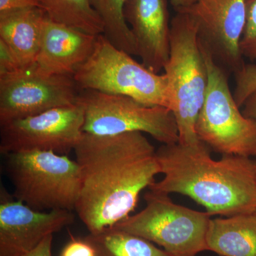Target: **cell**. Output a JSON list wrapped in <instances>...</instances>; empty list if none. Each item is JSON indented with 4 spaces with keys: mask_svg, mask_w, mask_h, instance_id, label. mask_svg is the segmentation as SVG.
<instances>
[{
    "mask_svg": "<svg viewBox=\"0 0 256 256\" xmlns=\"http://www.w3.org/2000/svg\"><path fill=\"white\" fill-rule=\"evenodd\" d=\"M6 158L15 198L36 210H75L82 184L76 160L52 151L16 152Z\"/></svg>",
    "mask_w": 256,
    "mask_h": 256,
    "instance_id": "4",
    "label": "cell"
},
{
    "mask_svg": "<svg viewBox=\"0 0 256 256\" xmlns=\"http://www.w3.org/2000/svg\"><path fill=\"white\" fill-rule=\"evenodd\" d=\"M242 112L246 117L256 121V90L244 102Z\"/></svg>",
    "mask_w": 256,
    "mask_h": 256,
    "instance_id": "26",
    "label": "cell"
},
{
    "mask_svg": "<svg viewBox=\"0 0 256 256\" xmlns=\"http://www.w3.org/2000/svg\"><path fill=\"white\" fill-rule=\"evenodd\" d=\"M97 36L55 22L46 16L40 50L32 66L42 76H74L92 54Z\"/></svg>",
    "mask_w": 256,
    "mask_h": 256,
    "instance_id": "14",
    "label": "cell"
},
{
    "mask_svg": "<svg viewBox=\"0 0 256 256\" xmlns=\"http://www.w3.org/2000/svg\"><path fill=\"white\" fill-rule=\"evenodd\" d=\"M252 218L256 220V208L255 210H254V213L252 214Z\"/></svg>",
    "mask_w": 256,
    "mask_h": 256,
    "instance_id": "28",
    "label": "cell"
},
{
    "mask_svg": "<svg viewBox=\"0 0 256 256\" xmlns=\"http://www.w3.org/2000/svg\"><path fill=\"white\" fill-rule=\"evenodd\" d=\"M168 78L170 110L178 126V143L194 146L197 118L204 102L208 70L194 21L188 14L176 12L170 25V54L164 66Z\"/></svg>",
    "mask_w": 256,
    "mask_h": 256,
    "instance_id": "3",
    "label": "cell"
},
{
    "mask_svg": "<svg viewBox=\"0 0 256 256\" xmlns=\"http://www.w3.org/2000/svg\"><path fill=\"white\" fill-rule=\"evenodd\" d=\"M74 152L82 178L75 210L89 234L130 216L141 192L161 174L156 150L140 132H84Z\"/></svg>",
    "mask_w": 256,
    "mask_h": 256,
    "instance_id": "1",
    "label": "cell"
},
{
    "mask_svg": "<svg viewBox=\"0 0 256 256\" xmlns=\"http://www.w3.org/2000/svg\"><path fill=\"white\" fill-rule=\"evenodd\" d=\"M197 0H170L172 6L174 8V10L178 9V8H185V6H190L196 2Z\"/></svg>",
    "mask_w": 256,
    "mask_h": 256,
    "instance_id": "27",
    "label": "cell"
},
{
    "mask_svg": "<svg viewBox=\"0 0 256 256\" xmlns=\"http://www.w3.org/2000/svg\"><path fill=\"white\" fill-rule=\"evenodd\" d=\"M85 110L80 102L56 108L1 126L0 152L52 151L67 156L84 134Z\"/></svg>",
    "mask_w": 256,
    "mask_h": 256,
    "instance_id": "9",
    "label": "cell"
},
{
    "mask_svg": "<svg viewBox=\"0 0 256 256\" xmlns=\"http://www.w3.org/2000/svg\"><path fill=\"white\" fill-rule=\"evenodd\" d=\"M47 16L55 22L90 34H104V24L89 0H42Z\"/></svg>",
    "mask_w": 256,
    "mask_h": 256,
    "instance_id": "18",
    "label": "cell"
},
{
    "mask_svg": "<svg viewBox=\"0 0 256 256\" xmlns=\"http://www.w3.org/2000/svg\"><path fill=\"white\" fill-rule=\"evenodd\" d=\"M53 236H47L36 248L32 249L30 252L18 256H52Z\"/></svg>",
    "mask_w": 256,
    "mask_h": 256,
    "instance_id": "25",
    "label": "cell"
},
{
    "mask_svg": "<svg viewBox=\"0 0 256 256\" xmlns=\"http://www.w3.org/2000/svg\"><path fill=\"white\" fill-rule=\"evenodd\" d=\"M201 48L208 80L195 127L197 137L222 156H256V121L240 112L229 88L228 74Z\"/></svg>",
    "mask_w": 256,
    "mask_h": 256,
    "instance_id": "7",
    "label": "cell"
},
{
    "mask_svg": "<svg viewBox=\"0 0 256 256\" xmlns=\"http://www.w3.org/2000/svg\"><path fill=\"white\" fill-rule=\"evenodd\" d=\"M80 92L74 76L40 75L32 66L0 74V126L74 105Z\"/></svg>",
    "mask_w": 256,
    "mask_h": 256,
    "instance_id": "10",
    "label": "cell"
},
{
    "mask_svg": "<svg viewBox=\"0 0 256 256\" xmlns=\"http://www.w3.org/2000/svg\"><path fill=\"white\" fill-rule=\"evenodd\" d=\"M72 210L42 212L0 188V256H18L32 250L45 238L73 224Z\"/></svg>",
    "mask_w": 256,
    "mask_h": 256,
    "instance_id": "12",
    "label": "cell"
},
{
    "mask_svg": "<svg viewBox=\"0 0 256 256\" xmlns=\"http://www.w3.org/2000/svg\"><path fill=\"white\" fill-rule=\"evenodd\" d=\"M144 198V210L114 227L156 244L171 256H196L208 250L210 213L176 204L164 192L150 190Z\"/></svg>",
    "mask_w": 256,
    "mask_h": 256,
    "instance_id": "6",
    "label": "cell"
},
{
    "mask_svg": "<svg viewBox=\"0 0 256 256\" xmlns=\"http://www.w3.org/2000/svg\"><path fill=\"white\" fill-rule=\"evenodd\" d=\"M235 75L234 98L238 107L242 108L252 92L256 90V65L245 64Z\"/></svg>",
    "mask_w": 256,
    "mask_h": 256,
    "instance_id": "21",
    "label": "cell"
},
{
    "mask_svg": "<svg viewBox=\"0 0 256 256\" xmlns=\"http://www.w3.org/2000/svg\"><path fill=\"white\" fill-rule=\"evenodd\" d=\"M194 21L200 45L227 74L245 65L240 42L246 24V0H197L175 10Z\"/></svg>",
    "mask_w": 256,
    "mask_h": 256,
    "instance_id": "11",
    "label": "cell"
},
{
    "mask_svg": "<svg viewBox=\"0 0 256 256\" xmlns=\"http://www.w3.org/2000/svg\"><path fill=\"white\" fill-rule=\"evenodd\" d=\"M206 244L220 256H256V220L252 214L212 218Z\"/></svg>",
    "mask_w": 256,
    "mask_h": 256,
    "instance_id": "16",
    "label": "cell"
},
{
    "mask_svg": "<svg viewBox=\"0 0 256 256\" xmlns=\"http://www.w3.org/2000/svg\"><path fill=\"white\" fill-rule=\"evenodd\" d=\"M60 256H96V254L95 249L86 239L70 236V240L62 249Z\"/></svg>",
    "mask_w": 256,
    "mask_h": 256,
    "instance_id": "22",
    "label": "cell"
},
{
    "mask_svg": "<svg viewBox=\"0 0 256 256\" xmlns=\"http://www.w3.org/2000/svg\"><path fill=\"white\" fill-rule=\"evenodd\" d=\"M26 8H41L42 0H0V12Z\"/></svg>",
    "mask_w": 256,
    "mask_h": 256,
    "instance_id": "24",
    "label": "cell"
},
{
    "mask_svg": "<svg viewBox=\"0 0 256 256\" xmlns=\"http://www.w3.org/2000/svg\"><path fill=\"white\" fill-rule=\"evenodd\" d=\"M74 78L80 90L128 96L144 106L170 109L166 75L154 73L138 63L104 34L98 35L92 54L77 69Z\"/></svg>",
    "mask_w": 256,
    "mask_h": 256,
    "instance_id": "5",
    "label": "cell"
},
{
    "mask_svg": "<svg viewBox=\"0 0 256 256\" xmlns=\"http://www.w3.org/2000/svg\"><path fill=\"white\" fill-rule=\"evenodd\" d=\"M104 24V35L119 50L138 55L137 45L124 16L128 0H89Z\"/></svg>",
    "mask_w": 256,
    "mask_h": 256,
    "instance_id": "19",
    "label": "cell"
},
{
    "mask_svg": "<svg viewBox=\"0 0 256 256\" xmlns=\"http://www.w3.org/2000/svg\"><path fill=\"white\" fill-rule=\"evenodd\" d=\"M124 16L136 40L137 56L146 68L159 74L170 58L168 0H128Z\"/></svg>",
    "mask_w": 256,
    "mask_h": 256,
    "instance_id": "13",
    "label": "cell"
},
{
    "mask_svg": "<svg viewBox=\"0 0 256 256\" xmlns=\"http://www.w3.org/2000/svg\"><path fill=\"white\" fill-rule=\"evenodd\" d=\"M47 15L41 8H26L0 12V40L18 58L22 68L36 60Z\"/></svg>",
    "mask_w": 256,
    "mask_h": 256,
    "instance_id": "15",
    "label": "cell"
},
{
    "mask_svg": "<svg viewBox=\"0 0 256 256\" xmlns=\"http://www.w3.org/2000/svg\"><path fill=\"white\" fill-rule=\"evenodd\" d=\"M78 101L85 110L84 132L110 136L140 132L163 144L178 142V126L168 108L146 106L128 96L92 90H80Z\"/></svg>",
    "mask_w": 256,
    "mask_h": 256,
    "instance_id": "8",
    "label": "cell"
},
{
    "mask_svg": "<svg viewBox=\"0 0 256 256\" xmlns=\"http://www.w3.org/2000/svg\"><path fill=\"white\" fill-rule=\"evenodd\" d=\"M246 18L240 42L244 58L256 60V0H246Z\"/></svg>",
    "mask_w": 256,
    "mask_h": 256,
    "instance_id": "20",
    "label": "cell"
},
{
    "mask_svg": "<svg viewBox=\"0 0 256 256\" xmlns=\"http://www.w3.org/2000/svg\"><path fill=\"white\" fill-rule=\"evenodd\" d=\"M96 256H171L153 242L124 230L109 227L85 237Z\"/></svg>",
    "mask_w": 256,
    "mask_h": 256,
    "instance_id": "17",
    "label": "cell"
},
{
    "mask_svg": "<svg viewBox=\"0 0 256 256\" xmlns=\"http://www.w3.org/2000/svg\"><path fill=\"white\" fill-rule=\"evenodd\" d=\"M22 69L18 58L4 42L0 40V74L12 73Z\"/></svg>",
    "mask_w": 256,
    "mask_h": 256,
    "instance_id": "23",
    "label": "cell"
},
{
    "mask_svg": "<svg viewBox=\"0 0 256 256\" xmlns=\"http://www.w3.org/2000/svg\"><path fill=\"white\" fill-rule=\"evenodd\" d=\"M156 158L164 178L150 190L190 197L212 216L250 215L255 210L256 160L238 156L213 160L202 141L190 146L162 144Z\"/></svg>",
    "mask_w": 256,
    "mask_h": 256,
    "instance_id": "2",
    "label": "cell"
}]
</instances>
